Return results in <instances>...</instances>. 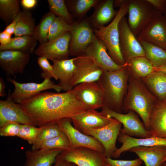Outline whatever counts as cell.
<instances>
[{"mask_svg": "<svg viewBox=\"0 0 166 166\" xmlns=\"http://www.w3.org/2000/svg\"><path fill=\"white\" fill-rule=\"evenodd\" d=\"M18 104L39 127L72 118L88 109L73 89L63 93L42 92Z\"/></svg>", "mask_w": 166, "mask_h": 166, "instance_id": "obj_1", "label": "cell"}, {"mask_svg": "<svg viewBox=\"0 0 166 166\" xmlns=\"http://www.w3.org/2000/svg\"><path fill=\"white\" fill-rule=\"evenodd\" d=\"M129 72L127 64L118 70L104 71L97 81L103 93V107L121 113Z\"/></svg>", "mask_w": 166, "mask_h": 166, "instance_id": "obj_2", "label": "cell"}, {"mask_svg": "<svg viewBox=\"0 0 166 166\" xmlns=\"http://www.w3.org/2000/svg\"><path fill=\"white\" fill-rule=\"evenodd\" d=\"M128 11L127 1L124 0L114 19L107 26L93 29L96 36L105 45L110 56L120 65H124L126 62L120 48L119 24L121 18L128 14Z\"/></svg>", "mask_w": 166, "mask_h": 166, "instance_id": "obj_3", "label": "cell"}, {"mask_svg": "<svg viewBox=\"0 0 166 166\" xmlns=\"http://www.w3.org/2000/svg\"><path fill=\"white\" fill-rule=\"evenodd\" d=\"M155 103L152 96L143 85L134 78H131L127 101L123 106L122 110L136 113L148 131L150 114Z\"/></svg>", "mask_w": 166, "mask_h": 166, "instance_id": "obj_4", "label": "cell"}, {"mask_svg": "<svg viewBox=\"0 0 166 166\" xmlns=\"http://www.w3.org/2000/svg\"><path fill=\"white\" fill-rule=\"evenodd\" d=\"M128 26L137 37L153 19L158 10L147 0H127Z\"/></svg>", "mask_w": 166, "mask_h": 166, "instance_id": "obj_5", "label": "cell"}, {"mask_svg": "<svg viewBox=\"0 0 166 166\" xmlns=\"http://www.w3.org/2000/svg\"><path fill=\"white\" fill-rule=\"evenodd\" d=\"M72 25L70 32L69 55H82L86 49L96 37L88 17L78 19Z\"/></svg>", "mask_w": 166, "mask_h": 166, "instance_id": "obj_6", "label": "cell"}, {"mask_svg": "<svg viewBox=\"0 0 166 166\" xmlns=\"http://www.w3.org/2000/svg\"><path fill=\"white\" fill-rule=\"evenodd\" d=\"M60 154L64 160L77 166H108L104 153L89 148L69 147Z\"/></svg>", "mask_w": 166, "mask_h": 166, "instance_id": "obj_7", "label": "cell"}, {"mask_svg": "<svg viewBox=\"0 0 166 166\" xmlns=\"http://www.w3.org/2000/svg\"><path fill=\"white\" fill-rule=\"evenodd\" d=\"M108 117L114 118L123 125L120 132L130 136L138 138L152 137L150 132L148 130L143 123L133 111L123 114L103 107L101 111Z\"/></svg>", "mask_w": 166, "mask_h": 166, "instance_id": "obj_8", "label": "cell"}, {"mask_svg": "<svg viewBox=\"0 0 166 166\" xmlns=\"http://www.w3.org/2000/svg\"><path fill=\"white\" fill-rule=\"evenodd\" d=\"M122 124L113 118L108 124L96 129H86L81 132L91 136L102 144L105 149L104 154L107 158H112L117 150L116 142L120 132Z\"/></svg>", "mask_w": 166, "mask_h": 166, "instance_id": "obj_9", "label": "cell"}, {"mask_svg": "<svg viewBox=\"0 0 166 166\" xmlns=\"http://www.w3.org/2000/svg\"><path fill=\"white\" fill-rule=\"evenodd\" d=\"M7 79L14 86V91L10 93V97L12 101L17 104L29 99L43 91L53 89L59 93L62 90L58 84H55L50 79H44L42 82L40 83H20L10 77H7Z\"/></svg>", "mask_w": 166, "mask_h": 166, "instance_id": "obj_10", "label": "cell"}, {"mask_svg": "<svg viewBox=\"0 0 166 166\" xmlns=\"http://www.w3.org/2000/svg\"><path fill=\"white\" fill-rule=\"evenodd\" d=\"M57 123L67 136L69 147H84L92 149L104 154V148L101 143L94 137L83 133L72 124V119L65 118Z\"/></svg>", "mask_w": 166, "mask_h": 166, "instance_id": "obj_11", "label": "cell"}, {"mask_svg": "<svg viewBox=\"0 0 166 166\" xmlns=\"http://www.w3.org/2000/svg\"><path fill=\"white\" fill-rule=\"evenodd\" d=\"M119 30L120 48L126 62L135 57L145 56L144 49L130 29L125 16L119 23Z\"/></svg>", "mask_w": 166, "mask_h": 166, "instance_id": "obj_12", "label": "cell"}, {"mask_svg": "<svg viewBox=\"0 0 166 166\" xmlns=\"http://www.w3.org/2000/svg\"><path fill=\"white\" fill-rule=\"evenodd\" d=\"M70 38V32H65L53 40L40 44L34 53L39 57H44L52 61L69 59Z\"/></svg>", "mask_w": 166, "mask_h": 166, "instance_id": "obj_13", "label": "cell"}, {"mask_svg": "<svg viewBox=\"0 0 166 166\" xmlns=\"http://www.w3.org/2000/svg\"><path fill=\"white\" fill-rule=\"evenodd\" d=\"M74 63L73 87L83 83L97 81L104 71L92 58L84 55L75 57Z\"/></svg>", "mask_w": 166, "mask_h": 166, "instance_id": "obj_14", "label": "cell"}, {"mask_svg": "<svg viewBox=\"0 0 166 166\" xmlns=\"http://www.w3.org/2000/svg\"><path fill=\"white\" fill-rule=\"evenodd\" d=\"M142 40L166 50V18L158 11L152 21L137 37Z\"/></svg>", "mask_w": 166, "mask_h": 166, "instance_id": "obj_15", "label": "cell"}, {"mask_svg": "<svg viewBox=\"0 0 166 166\" xmlns=\"http://www.w3.org/2000/svg\"><path fill=\"white\" fill-rule=\"evenodd\" d=\"M73 89L88 109L96 110L103 107V92L97 81L80 83Z\"/></svg>", "mask_w": 166, "mask_h": 166, "instance_id": "obj_16", "label": "cell"}, {"mask_svg": "<svg viewBox=\"0 0 166 166\" xmlns=\"http://www.w3.org/2000/svg\"><path fill=\"white\" fill-rule=\"evenodd\" d=\"M11 123L35 126L19 105L12 101L9 90L6 99L0 100V128Z\"/></svg>", "mask_w": 166, "mask_h": 166, "instance_id": "obj_17", "label": "cell"}, {"mask_svg": "<svg viewBox=\"0 0 166 166\" xmlns=\"http://www.w3.org/2000/svg\"><path fill=\"white\" fill-rule=\"evenodd\" d=\"M107 51L104 42L96 37L87 48L83 55L92 58L96 63L104 71L118 70L127 64L126 63L124 65H120L116 64L110 56Z\"/></svg>", "mask_w": 166, "mask_h": 166, "instance_id": "obj_18", "label": "cell"}, {"mask_svg": "<svg viewBox=\"0 0 166 166\" xmlns=\"http://www.w3.org/2000/svg\"><path fill=\"white\" fill-rule=\"evenodd\" d=\"M30 58V55L21 52L0 50V66L8 76L23 73Z\"/></svg>", "mask_w": 166, "mask_h": 166, "instance_id": "obj_19", "label": "cell"}, {"mask_svg": "<svg viewBox=\"0 0 166 166\" xmlns=\"http://www.w3.org/2000/svg\"><path fill=\"white\" fill-rule=\"evenodd\" d=\"M73 125L81 132L86 129H96L105 126L113 119L94 109H87L72 118Z\"/></svg>", "mask_w": 166, "mask_h": 166, "instance_id": "obj_20", "label": "cell"}, {"mask_svg": "<svg viewBox=\"0 0 166 166\" xmlns=\"http://www.w3.org/2000/svg\"><path fill=\"white\" fill-rule=\"evenodd\" d=\"M75 57L64 60H55L52 61L54 78L59 81L58 85L65 92L73 88V79L75 68Z\"/></svg>", "mask_w": 166, "mask_h": 166, "instance_id": "obj_21", "label": "cell"}, {"mask_svg": "<svg viewBox=\"0 0 166 166\" xmlns=\"http://www.w3.org/2000/svg\"><path fill=\"white\" fill-rule=\"evenodd\" d=\"M117 140L122 145L113 154L112 157L119 158L124 152L132 148L140 146H163L166 147V139L152 136L147 138H134L120 132Z\"/></svg>", "mask_w": 166, "mask_h": 166, "instance_id": "obj_22", "label": "cell"}, {"mask_svg": "<svg viewBox=\"0 0 166 166\" xmlns=\"http://www.w3.org/2000/svg\"><path fill=\"white\" fill-rule=\"evenodd\" d=\"M114 0H102L94 7L93 14L89 18L93 29L105 26L111 22L118 11L113 6Z\"/></svg>", "mask_w": 166, "mask_h": 166, "instance_id": "obj_23", "label": "cell"}, {"mask_svg": "<svg viewBox=\"0 0 166 166\" xmlns=\"http://www.w3.org/2000/svg\"><path fill=\"white\" fill-rule=\"evenodd\" d=\"M149 131L152 136L166 139V103L153 105L150 116Z\"/></svg>", "mask_w": 166, "mask_h": 166, "instance_id": "obj_24", "label": "cell"}, {"mask_svg": "<svg viewBox=\"0 0 166 166\" xmlns=\"http://www.w3.org/2000/svg\"><path fill=\"white\" fill-rule=\"evenodd\" d=\"M128 151L136 154L144 163L145 166H161L166 153V147H136Z\"/></svg>", "mask_w": 166, "mask_h": 166, "instance_id": "obj_25", "label": "cell"}, {"mask_svg": "<svg viewBox=\"0 0 166 166\" xmlns=\"http://www.w3.org/2000/svg\"><path fill=\"white\" fill-rule=\"evenodd\" d=\"M62 151L59 149L49 150H27L25 152L26 161L23 166H52L57 156Z\"/></svg>", "mask_w": 166, "mask_h": 166, "instance_id": "obj_26", "label": "cell"}, {"mask_svg": "<svg viewBox=\"0 0 166 166\" xmlns=\"http://www.w3.org/2000/svg\"><path fill=\"white\" fill-rule=\"evenodd\" d=\"M37 41L33 35L15 37L9 44L0 45V50H13L30 55L34 53Z\"/></svg>", "mask_w": 166, "mask_h": 166, "instance_id": "obj_27", "label": "cell"}, {"mask_svg": "<svg viewBox=\"0 0 166 166\" xmlns=\"http://www.w3.org/2000/svg\"><path fill=\"white\" fill-rule=\"evenodd\" d=\"M14 20L16 22L15 37L33 35L35 22L29 10H24L21 11Z\"/></svg>", "mask_w": 166, "mask_h": 166, "instance_id": "obj_28", "label": "cell"}, {"mask_svg": "<svg viewBox=\"0 0 166 166\" xmlns=\"http://www.w3.org/2000/svg\"><path fill=\"white\" fill-rule=\"evenodd\" d=\"M138 40L144 49L145 57L154 68L166 66V50L156 45Z\"/></svg>", "mask_w": 166, "mask_h": 166, "instance_id": "obj_29", "label": "cell"}, {"mask_svg": "<svg viewBox=\"0 0 166 166\" xmlns=\"http://www.w3.org/2000/svg\"><path fill=\"white\" fill-rule=\"evenodd\" d=\"M129 71L138 77L144 78L154 72V67L145 57L133 58L126 62Z\"/></svg>", "mask_w": 166, "mask_h": 166, "instance_id": "obj_30", "label": "cell"}, {"mask_svg": "<svg viewBox=\"0 0 166 166\" xmlns=\"http://www.w3.org/2000/svg\"><path fill=\"white\" fill-rule=\"evenodd\" d=\"M144 81L159 98L166 97V73L154 71L143 78Z\"/></svg>", "mask_w": 166, "mask_h": 166, "instance_id": "obj_31", "label": "cell"}, {"mask_svg": "<svg viewBox=\"0 0 166 166\" xmlns=\"http://www.w3.org/2000/svg\"><path fill=\"white\" fill-rule=\"evenodd\" d=\"M100 0H68L65 3L71 14L78 19L84 18L91 8L94 7Z\"/></svg>", "mask_w": 166, "mask_h": 166, "instance_id": "obj_32", "label": "cell"}, {"mask_svg": "<svg viewBox=\"0 0 166 166\" xmlns=\"http://www.w3.org/2000/svg\"><path fill=\"white\" fill-rule=\"evenodd\" d=\"M20 1L0 0V17L8 25L12 22L21 12Z\"/></svg>", "mask_w": 166, "mask_h": 166, "instance_id": "obj_33", "label": "cell"}, {"mask_svg": "<svg viewBox=\"0 0 166 166\" xmlns=\"http://www.w3.org/2000/svg\"><path fill=\"white\" fill-rule=\"evenodd\" d=\"M56 17L50 11L43 16L39 23L35 26L33 35L40 44L48 41L49 29Z\"/></svg>", "mask_w": 166, "mask_h": 166, "instance_id": "obj_34", "label": "cell"}, {"mask_svg": "<svg viewBox=\"0 0 166 166\" xmlns=\"http://www.w3.org/2000/svg\"><path fill=\"white\" fill-rule=\"evenodd\" d=\"M41 127V130L35 142L32 145L31 150L40 149L42 145L45 141L63 132L57 123L48 124Z\"/></svg>", "mask_w": 166, "mask_h": 166, "instance_id": "obj_35", "label": "cell"}, {"mask_svg": "<svg viewBox=\"0 0 166 166\" xmlns=\"http://www.w3.org/2000/svg\"><path fill=\"white\" fill-rule=\"evenodd\" d=\"M50 11L56 17L61 18L70 25L75 21L69 12L64 0H48Z\"/></svg>", "mask_w": 166, "mask_h": 166, "instance_id": "obj_36", "label": "cell"}, {"mask_svg": "<svg viewBox=\"0 0 166 166\" xmlns=\"http://www.w3.org/2000/svg\"><path fill=\"white\" fill-rule=\"evenodd\" d=\"M72 27V25L68 24L62 18L56 17L50 27L48 41L53 40L65 32H70Z\"/></svg>", "mask_w": 166, "mask_h": 166, "instance_id": "obj_37", "label": "cell"}, {"mask_svg": "<svg viewBox=\"0 0 166 166\" xmlns=\"http://www.w3.org/2000/svg\"><path fill=\"white\" fill-rule=\"evenodd\" d=\"M69 147V141L65 134L63 132L56 136L45 141L42 145L40 149L49 150L59 149L63 150Z\"/></svg>", "mask_w": 166, "mask_h": 166, "instance_id": "obj_38", "label": "cell"}, {"mask_svg": "<svg viewBox=\"0 0 166 166\" xmlns=\"http://www.w3.org/2000/svg\"><path fill=\"white\" fill-rule=\"evenodd\" d=\"M41 129V127H37L33 125L22 124L17 137L26 140L29 144L32 145Z\"/></svg>", "mask_w": 166, "mask_h": 166, "instance_id": "obj_39", "label": "cell"}, {"mask_svg": "<svg viewBox=\"0 0 166 166\" xmlns=\"http://www.w3.org/2000/svg\"><path fill=\"white\" fill-rule=\"evenodd\" d=\"M37 63L42 69V72L41 76L42 78L44 79L54 78L53 67L50 64L47 58L39 57L37 59Z\"/></svg>", "mask_w": 166, "mask_h": 166, "instance_id": "obj_40", "label": "cell"}, {"mask_svg": "<svg viewBox=\"0 0 166 166\" xmlns=\"http://www.w3.org/2000/svg\"><path fill=\"white\" fill-rule=\"evenodd\" d=\"M21 124L9 123L0 128V135L2 136H17L19 134Z\"/></svg>", "mask_w": 166, "mask_h": 166, "instance_id": "obj_41", "label": "cell"}, {"mask_svg": "<svg viewBox=\"0 0 166 166\" xmlns=\"http://www.w3.org/2000/svg\"><path fill=\"white\" fill-rule=\"evenodd\" d=\"M108 166H141L143 161L139 158L131 160H113L107 158Z\"/></svg>", "mask_w": 166, "mask_h": 166, "instance_id": "obj_42", "label": "cell"}, {"mask_svg": "<svg viewBox=\"0 0 166 166\" xmlns=\"http://www.w3.org/2000/svg\"><path fill=\"white\" fill-rule=\"evenodd\" d=\"M157 10L164 13L166 0H147Z\"/></svg>", "mask_w": 166, "mask_h": 166, "instance_id": "obj_43", "label": "cell"}, {"mask_svg": "<svg viewBox=\"0 0 166 166\" xmlns=\"http://www.w3.org/2000/svg\"><path fill=\"white\" fill-rule=\"evenodd\" d=\"M37 2V0H22L20 1L21 6L24 10H28L34 8Z\"/></svg>", "mask_w": 166, "mask_h": 166, "instance_id": "obj_44", "label": "cell"}, {"mask_svg": "<svg viewBox=\"0 0 166 166\" xmlns=\"http://www.w3.org/2000/svg\"><path fill=\"white\" fill-rule=\"evenodd\" d=\"M12 38L10 35L3 30L0 33V45H4L9 44L11 41Z\"/></svg>", "mask_w": 166, "mask_h": 166, "instance_id": "obj_45", "label": "cell"}, {"mask_svg": "<svg viewBox=\"0 0 166 166\" xmlns=\"http://www.w3.org/2000/svg\"><path fill=\"white\" fill-rule=\"evenodd\" d=\"M52 166H77L73 163L67 162L64 160L60 154L56 158L55 163Z\"/></svg>", "mask_w": 166, "mask_h": 166, "instance_id": "obj_46", "label": "cell"}, {"mask_svg": "<svg viewBox=\"0 0 166 166\" xmlns=\"http://www.w3.org/2000/svg\"><path fill=\"white\" fill-rule=\"evenodd\" d=\"M16 29V22L14 20L12 22L7 25L4 30L7 33L12 35L14 34Z\"/></svg>", "mask_w": 166, "mask_h": 166, "instance_id": "obj_47", "label": "cell"}, {"mask_svg": "<svg viewBox=\"0 0 166 166\" xmlns=\"http://www.w3.org/2000/svg\"><path fill=\"white\" fill-rule=\"evenodd\" d=\"M4 81L2 77L0 78V96L5 97L6 93L5 92V85Z\"/></svg>", "mask_w": 166, "mask_h": 166, "instance_id": "obj_48", "label": "cell"}, {"mask_svg": "<svg viewBox=\"0 0 166 166\" xmlns=\"http://www.w3.org/2000/svg\"><path fill=\"white\" fill-rule=\"evenodd\" d=\"M124 0H115L114 1L113 6L114 7L120 8L123 4Z\"/></svg>", "mask_w": 166, "mask_h": 166, "instance_id": "obj_49", "label": "cell"}, {"mask_svg": "<svg viewBox=\"0 0 166 166\" xmlns=\"http://www.w3.org/2000/svg\"><path fill=\"white\" fill-rule=\"evenodd\" d=\"M154 71L155 72H161L166 73V66L154 68Z\"/></svg>", "mask_w": 166, "mask_h": 166, "instance_id": "obj_50", "label": "cell"}, {"mask_svg": "<svg viewBox=\"0 0 166 166\" xmlns=\"http://www.w3.org/2000/svg\"><path fill=\"white\" fill-rule=\"evenodd\" d=\"M163 14L164 16V17L165 18H166V3H165V8H164V12Z\"/></svg>", "mask_w": 166, "mask_h": 166, "instance_id": "obj_51", "label": "cell"}, {"mask_svg": "<svg viewBox=\"0 0 166 166\" xmlns=\"http://www.w3.org/2000/svg\"><path fill=\"white\" fill-rule=\"evenodd\" d=\"M163 162H165L166 161V153L165 155V156L163 160Z\"/></svg>", "mask_w": 166, "mask_h": 166, "instance_id": "obj_52", "label": "cell"}, {"mask_svg": "<svg viewBox=\"0 0 166 166\" xmlns=\"http://www.w3.org/2000/svg\"><path fill=\"white\" fill-rule=\"evenodd\" d=\"M161 166H166V161L163 163Z\"/></svg>", "mask_w": 166, "mask_h": 166, "instance_id": "obj_53", "label": "cell"}]
</instances>
